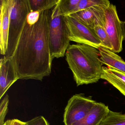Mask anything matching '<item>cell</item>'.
<instances>
[{"mask_svg":"<svg viewBox=\"0 0 125 125\" xmlns=\"http://www.w3.org/2000/svg\"><path fill=\"white\" fill-rule=\"evenodd\" d=\"M52 9L40 14L38 21L30 25L26 22L11 56L19 79L42 81L50 75L52 62L49 42Z\"/></svg>","mask_w":125,"mask_h":125,"instance_id":"cell-1","label":"cell"},{"mask_svg":"<svg viewBox=\"0 0 125 125\" xmlns=\"http://www.w3.org/2000/svg\"><path fill=\"white\" fill-rule=\"evenodd\" d=\"M65 56L77 86L95 83L101 79L103 64L98 49L86 44H72Z\"/></svg>","mask_w":125,"mask_h":125,"instance_id":"cell-2","label":"cell"},{"mask_svg":"<svg viewBox=\"0 0 125 125\" xmlns=\"http://www.w3.org/2000/svg\"><path fill=\"white\" fill-rule=\"evenodd\" d=\"M49 32L52 60L63 57L70 45L71 40L65 17L61 14L57 4L51 11Z\"/></svg>","mask_w":125,"mask_h":125,"instance_id":"cell-3","label":"cell"},{"mask_svg":"<svg viewBox=\"0 0 125 125\" xmlns=\"http://www.w3.org/2000/svg\"><path fill=\"white\" fill-rule=\"evenodd\" d=\"M10 19L7 57L13 54L27 21L31 12L29 0H9Z\"/></svg>","mask_w":125,"mask_h":125,"instance_id":"cell-4","label":"cell"},{"mask_svg":"<svg viewBox=\"0 0 125 125\" xmlns=\"http://www.w3.org/2000/svg\"><path fill=\"white\" fill-rule=\"evenodd\" d=\"M96 102L91 96L84 94H75L69 100L63 115L65 125H73L84 118L89 113Z\"/></svg>","mask_w":125,"mask_h":125,"instance_id":"cell-5","label":"cell"},{"mask_svg":"<svg viewBox=\"0 0 125 125\" xmlns=\"http://www.w3.org/2000/svg\"><path fill=\"white\" fill-rule=\"evenodd\" d=\"M71 41L98 49L102 43L94 30L71 17L65 16Z\"/></svg>","mask_w":125,"mask_h":125,"instance_id":"cell-6","label":"cell"},{"mask_svg":"<svg viewBox=\"0 0 125 125\" xmlns=\"http://www.w3.org/2000/svg\"><path fill=\"white\" fill-rule=\"evenodd\" d=\"M104 28L112 45V51L115 53L121 52L124 40L122 22L118 17L116 6L113 4L105 10Z\"/></svg>","mask_w":125,"mask_h":125,"instance_id":"cell-7","label":"cell"},{"mask_svg":"<svg viewBox=\"0 0 125 125\" xmlns=\"http://www.w3.org/2000/svg\"><path fill=\"white\" fill-rule=\"evenodd\" d=\"M108 6L92 7L72 14L69 16L74 18L93 29L97 25L104 27L105 10Z\"/></svg>","mask_w":125,"mask_h":125,"instance_id":"cell-8","label":"cell"},{"mask_svg":"<svg viewBox=\"0 0 125 125\" xmlns=\"http://www.w3.org/2000/svg\"><path fill=\"white\" fill-rule=\"evenodd\" d=\"M0 99L10 87L19 79L11 57L4 56L0 62Z\"/></svg>","mask_w":125,"mask_h":125,"instance_id":"cell-9","label":"cell"},{"mask_svg":"<svg viewBox=\"0 0 125 125\" xmlns=\"http://www.w3.org/2000/svg\"><path fill=\"white\" fill-rule=\"evenodd\" d=\"M0 54L5 56L8 50L10 6L9 0H0Z\"/></svg>","mask_w":125,"mask_h":125,"instance_id":"cell-10","label":"cell"},{"mask_svg":"<svg viewBox=\"0 0 125 125\" xmlns=\"http://www.w3.org/2000/svg\"><path fill=\"white\" fill-rule=\"evenodd\" d=\"M109 110L108 106L96 102L84 118L73 125H100Z\"/></svg>","mask_w":125,"mask_h":125,"instance_id":"cell-11","label":"cell"},{"mask_svg":"<svg viewBox=\"0 0 125 125\" xmlns=\"http://www.w3.org/2000/svg\"><path fill=\"white\" fill-rule=\"evenodd\" d=\"M102 63L125 74V62L116 53L104 47L99 48Z\"/></svg>","mask_w":125,"mask_h":125,"instance_id":"cell-12","label":"cell"},{"mask_svg":"<svg viewBox=\"0 0 125 125\" xmlns=\"http://www.w3.org/2000/svg\"><path fill=\"white\" fill-rule=\"evenodd\" d=\"M101 79L107 81L125 96V74L107 66H103Z\"/></svg>","mask_w":125,"mask_h":125,"instance_id":"cell-13","label":"cell"},{"mask_svg":"<svg viewBox=\"0 0 125 125\" xmlns=\"http://www.w3.org/2000/svg\"><path fill=\"white\" fill-rule=\"evenodd\" d=\"M59 0H29L31 11L41 13L50 10L58 3Z\"/></svg>","mask_w":125,"mask_h":125,"instance_id":"cell-14","label":"cell"},{"mask_svg":"<svg viewBox=\"0 0 125 125\" xmlns=\"http://www.w3.org/2000/svg\"><path fill=\"white\" fill-rule=\"evenodd\" d=\"M80 0H59L57 5L60 13L68 16L74 13Z\"/></svg>","mask_w":125,"mask_h":125,"instance_id":"cell-15","label":"cell"},{"mask_svg":"<svg viewBox=\"0 0 125 125\" xmlns=\"http://www.w3.org/2000/svg\"><path fill=\"white\" fill-rule=\"evenodd\" d=\"M100 125H125V114L110 110Z\"/></svg>","mask_w":125,"mask_h":125,"instance_id":"cell-16","label":"cell"},{"mask_svg":"<svg viewBox=\"0 0 125 125\" xmlns=\"http://www.w3.org/2000/svg\"><path fill=\"white\" fill-rule=\"evenodd\" d=\"M94 30L101 42V47L112 51V45L104 27L100 25H97L94 27Z\"/></svg>","mask_w":125,"mask_h":125,"instance_id":"cell-17","label":"cell"},{"mask_svg":"<svg viewBox=\"0 0 125 125\" xmlns=\"http://www.w3.org/2000/svg\"><path fill=\"white\" fill-rule=\"evenodd\" d=\"M110 4V2L108 0H80L73 13L92 7L101 6H108Z\"/></svg>","mask_w":125,"mask_h":125,"instance_id":"cell-18","label":"cell"},{"mask_svg":"<svg viewBox=\"0 0 125 125\" xmlns=\"http://www.w3.org/2000/svg\"><path fill=\"white\" fill-rule=\"evenodd\" d=\"M9 103V96L6 95L1 101L0 104V125L5 123V118L8 111V106Z\"/></svg>","mask_w":125,"mask_h":125,"instance_id":"cell-19","label":"cell"},{"mask_svg":"<svg viewBox=\"0 0 125 125\" xmlns=\"http://www.w3.org/2000/svg\"><path fill=\"white\" fill-rule=\"evenodd\" d=\"M27 125H49L48 121L42 116H38L26 122Z\"/></svg>","mask_w":125,"mask_h":125,"instance_id":"cell-20","label":"cell"},{"mask_svg":"<svg viewBox=\"0 0 125 125\" xmlns=\"http://www.w3.org/2000/svg\"><path fill=\"white\" fill-rule=\"evenodd\" d=\"M41 13L32 11L28 15L27 22L30 25H33L37 22L40 17Z\"/></svg>","mask_w":125,"mask_h":125,"instance_id":"cell-21","label":"cell"},{"mask_svg":"<svg viewBox=\"0 0 125 125\" xmlns=\"http://www.w3.org/2000/svg\"><path fill=\"white\" fill-rule=\"evenodd\" d=\"M11 125H27L26 122L21 121L18 119L11 120Z\"/></svg>","mask_w":125,"mask_h":125,"instance_id":"cell-22","label":"cell"},{"mask_svg":"<svg viewBox=\"0 0 125 125\" xmlns=\"http://www.w3.org/2000/svg\"><path fill=\"white\" fill-rule=\"evenodd\" d=\"M122 28L123 33L124 40H125V21L122 22Z\"/></svg>","mask_w":125,"mask_h":125,"instance_id":"cell-23","label":"cell"},{"mask_svg":"<svg viewBox=\"0 0 125 125\" xmlns=\"http://www.w3.org/2000/svg\"><path fill=\"white\" fill-rule=\"evenodd\" d=\"M3 125H11V120H8L5 122Z\"/></svg>","mask_w":125,"mask_h":125,"instance_id":"cell-24","label":"cell"}]
</instances>
